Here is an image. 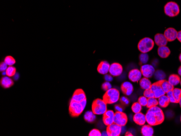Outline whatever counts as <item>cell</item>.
<instances>
[{
  "mask_svg": "<svg viewBox=\"0 0 181 136\" xmlns=\"http://www.w3.org/2000/svg\"><path fill=\"white\" fill-rule=\"evenodd\" d=\"M87 101H84L78 102L71 99L69 105V113L71 117L73 118L78 117L84 111L86 107Z\"/></svg>",
  "mask_w": 181,
  "mask_h": 136,
  "instance_id": "1",
  "label": "cell"
},
{
  "mask_svg": "<svg viewBox=\"0 0 181 136\" xmlns=\"http://www.w3.org/2000/svg\"><path fill=\"white\" fill-rule=\"evenodd\" d=\"M120 99V93L116 89L112 88L106 91L103 96V99L107 104H113L117 103Z\"/></svg>",
  "mask_w": 181,
  "mask_h": 136,
  "instance_id": "2",
  "label": "cell"
},
{
  "mask_svg": "<svg viewBox=\"0 0 181 136\" xmlns=\"http://www.w3.org/2000/svg\"><path fill=\"white\" fill-rule=\"evenodd\" d=\"M155 46V42L150 38H144L139 41L138 49L141 53H147L151 51Z\"/></svg>",
  "mask_w": 181,
  "mask_h": 136,
  "instance_id": "3",
  "label": "cell"
},
{
  "mask_svg": "<svg viewBox=\"0 0 181 136\" xmlns=\"http://www.w3.org/2000/svg\"><path fill=\"white\" fill-rule=\"evenodd\" d=\"M107 110V104L103 99H96L93 101L92 104V111L95 114H103Z\"/></svg>",
  "mask_w": 181,
  "mask_h": 136,
  "instance_id": "4",
  "label": "cell"
},
{
  "mask_svg": "<svg viewBox=\"0 0 181 136\" xmlns=\"http://www.w3.org/2000/svg\"><path fill=\"white\" fill-rule=\"evenodd\" d=\"M164 10L166 15L170 18H173L179 15L180 9L179 5L176 2L170 1L165 5Z\"/></svg>",
  "mask_w": 181,
  "mask_h": 136,
  "instance_id": "5",
  "label": "cell"
},
{
  "mask_svg": "<svg viewBox=\"0 0 181 136\" xmlns=\"http://www.w3.org/2000/svg\"><path fill=\"white\" fill-rule=\"evenodd\" d=\"M128 121L126 114L123 112L117 111L115 113L114 123L120 126H125Z\"/></svg>",
  "mask_w": 181,
  "mask_h": 136,
  "instance_id": "6",
  "label": "cell"
},
{
  "mask_svg": "<svg viewBox=\"0 0 181 136\" xmlns=\"http://www.w3.org/2000/svg\"><path fill=\"white\" fill-rule=\"evenodd\" d=\"M122 126L113 123L107 126L106 132L108 136H119L122 134Z\"/></svg>",
  "mask_w": 181,
  "mask_h": 136,
  "instance_id": "7",
  "label": "cell"
},
{
  "mask_svg": "<svg viewBox=\"0 0 181 136\" xmlns=\"http://www.w3.org/2000/svg\"><path fill=\"white\" fill-rule=\"evenodd\" d=\"M140 70L141 71L142 76L147 78H151L154 75L155 72V68L153 65H149L146 64L142 65Z\"/></svg>",
  "mask_w": 181,
  "mask_h": 136,
  "instance_id": "8",
  "label": "cell"
},
{
  "mask_svg": "<svg viewBox=\"0 0 181 136\" xmlns=\"http://www.w3.org/2000/svg\"><path fill=\"white\" fill-rule=\"evenodd\" d=\"M150 89L154 92V97L158 99L160 97L166 94L162 87L160 80L157 81V82L152 84Z\"/></svg>",
  "mask_w": 181,
  "mask_h": 136,
  "instance_id": "9",
  "label": "cell"
},
{
  "mask_svg": "<svg viewBox=\"0 0 181 136\" xmlns=\"http://www.w3.org/2000/svg\"><path fill=\"white\" fill-rule=\"evenodd\" d=\"M146 121L149 125L152 126L158 125L157 118L155 112L151 108H149L145 114Z\"/></svg>",
  "mask_w": 181,
  "mask_h": 136,
  "instance_id": "10",
  "label": "cell"
},
{
  "mask_svg": "<svg viewBox=\"0 0 181 136\" xmlns=\"http://www.w3.org/2000/svg\"><path fill=\"white\" fill-rule=\"evenodd\" d=\"M123 68L122 65L119 63H114L110 65L109 73L113 76H118L122 74Z\"/></svg>",
  "mask_w": 181,
  "mask_h": 136,
  "instance_id": "11",
  "label": "cell"
},
{
  "mask_svg": "<svg viewBox=\"0 0 181 136\" xmlns=\"http://www.w3.org/2000/svg\"><path fill=\"white\" fill-rule=\"evenodd\" d=\"M142 76L141 70L138 69H133L128 72V78L129 80L133 83H137L141 79Z\"/></svg>",
  "mask_w": 181,
  "mask_h": 136,
  "instance_id": "12",
  "label": "cell"
},
{
  "mask_svg": "<svg viewBox=\"0 0 181 136\" xmlns=\"http://www.w3.org/2000/svg\"><path fill=\"white\" fill-rule=\"evenodd\" d=\"M115 113L112 110H107L103 114V121L105 125L108 126L114 123Z\"/></svg>",
  "mask_w": 181,
  "mask_h": 136,
  "instance_id": "13",
  "label": "cell"
},
{
  "mask_svg": "<svg viewBox=\"0 0 181 136\" xmlns=\"http://www.w3.org/2000/svg\"><path fill=\"white\" fill-rule=\"evenodd\" d=\"M177 33L176 30L174 28H168L166 29L164 35L166 36V39L169 42H172L175 40L177 39Z\"/></svg>",
  "mask_w": 181,
  "mask_h": 136,
  "instance_id": "14",
  "label": "cell"
},
{
  "mask_svg": "<svg viewBox=\"0 0 181 136\" xmlns=\"http://www.w3.org/2000/svg\"><path fill=\"white\" fill-rule=\"evenodd\" d=\"M85 99H86V94L81 89H76L72 97V100L78 102H80Z\"/></svg>",
  "mask_w": 181,
  "mask_h": 136,
  "instance_id": "15",
  "label": "cell"
},
{
  "mask_svg": "<svg viewBox=\"0 0 181 136\" xmlns=\"http://www.w3.org/2000/svg\"><path fill=\"white\" fill-rule=\"evenodd\" d=\"M121 90L125 96H129L133 93L134 88L133 84L128 81H125L121 85Z\"/></svg>",
  "mask_w": 181,
  "mask_h": 136,
  "instance_id": "16",
  "label": "cell"
},
{
  "mask_svg": "<svg viewBox=\"0 0 181 136\" xmlns=\"http://www.w3.org/2000/svg\"><path fill=\"white\" fill-rule=\"evenodd\" d=\"M153 111L155 112L156 118H157V123H158V125H160L162 123H163L165 119V116L164 114L162 109L160 108V107H158L157 106H154V107H151Z\"/></svg>",
  "mask_w": 181,
  "mask_h": 136,
  "instance_id": "17",
  "label": "cell"
},
{
  "mask_svg": "<svg viewBox=\"0 0 181 136\" xmlns=\"http://www.w3.org/2000/svg\"><path fill=\"white\" fill-rule=\"evenodd\" d=\"M110 65L106 61H102L97 67V71L99 73L103 75H105L109 72Z\"/></svg>",
  "mask_w": 181,
  "mask_h": 136,
  "instance_id": "18",
  "label": "cell"
},
{
  "mask_svg": "<svg viewBox=\"0 0 181 136\" xmlns=\"http://www.w3.org/2000/svg\"><path fill=\"white\" fill-rule=\"evenodd\" d=\"M154 42L158 47H160L166 46L167 45L168 41L164 34L158 33L155 35Z\"/></svg>",
  "mask_w": 181,
  "mask_h": 136,
  "instance_id": "19",
  "label": "cell"
},
{
  "mask_svg": "<svg viewBox=\"0 0 181 136\" xmlns=\"http://www.w3.org/2000/svg\"><path fill=\"white\" fill-rule=\"evenodd\" d=\"M133 120L136 124L140 126L145 125L146 122L145 115L141 113V112L137 113H135V115L133 117Z\"/></svg>",
  "mask_w": 181,
  "mask_h": 136,
  "instance_id": "20",
  "label": "cell"
},
{
  "mask_svg": "<svg viewBox=\"0 0 181 136\" xmlns=\"http://www.w3.org/2000/svg\"><path fill=\"white\" fill-rule=\"evenodd\" d=\"M157 52H158V54L159 56V57L163 58V59L168 58L171 53L169 48L166 46H160L158 47Z\"/></svg>",
  "mask_w": 181,
  "mask_h": 136,
  "instance_id": "21",
  "label": "cell"
},
{
  "mask_svg": "<svg viewBox=\"0 0 181 136\" xmlns=\"http://www.w3.org/2000/svg\"><path fill=\"white\" fill-rule=\"evenodd\" d=\"M1 85L5 89H8L14 85V81L9 76H3L1 79Z\"/></svg>",
  "mask_w": 181,
  "mask_h": 136,
  "instance_id": "22",
  "label": "cell"
},
{
  "mask_svg": "<svg viewBox=\"0 0 181 136\" xmlns=\"http://www.w3.org/2000/svg\"><path fill=\"white\" fill-rule=\"evenodd\" d=\"M154 130L152 126L149 125H144L141 127V134L143 136H153Z\"/></svg>",
  "mask_w": 181,
  "mask_h": 136,
  "instance_id": "23",
  "label": "cell"
},
{
  "mask_svg": "<svg viewBox=\"0 0 181 136\" xmlns=\"http://www.w3.org/2000/svg\"><path fill=\"white\" fill-rule=\"evenodd\" d=\"M181 79L180 76L177 75V74H171L169 76V78H168L169 83L174 86L179 85L181 82Z\"/></svg>",
  "mask_w": 181,
  "mask_h": 136,
  "instance_id": "24",
  "label": "cell"
},
{
  "mask_svg": "<svg viewBox=\"0 0 181 136\" xmlns=\"http://www.w3.org/2000/svg\"><path fill=\"white\" fill-rule=\"evenodd\" d=\"M139 82L140 86L142 89H144V90L150 89L151 85H152V83L149 80V79L145 78V77L141 78Z\"/></svg>",
  "mask_w": 181,
  "mask_h": 136,
  "instance_id": "25",
  "label": "cell"
},
{
  "mask_svg": "<svg viewBox=\"0 0 181 136\" xmlns=\"http://www.w3.org/2000/svg\"><path fill=\"white\" fill-rule=\"evenodd\" d=\"M158 105L163 108L168 107L170 103V100L168 98V96L165 94L160 97L158 99Z\"/></svg>",
  "mask_w": 181,
  "mask_h": 136,
  "instance_id": "26",
  "label": "cell"
},
{
  "mask_svg": "<svg viewBox=\"0 0 181 136\" xmlns=\"http://www.w3.org/2000/svg\"><path fill=\"white\" fill-rule=\"evenodd\" d=\"M96 114L94 113L92 111H88L86 112V113L84 114V120L88 122V123H93L96 119Z\"/></svg>",
  "mask_w": 181,
  "mask_h": 136,
  "instance_id": "27",
  "label": "cell"
},
{
  "mask_svg": "<svg viewBox=\"0 0 181 136\" xmlns=\"http://www.w3.org/2000/svg\"><path fill=\"white\" fill-rule=\"evenodd\" d=\"M160 81H161L162 87L166 93L168 92L172 91L174 89V86L171 85L170 83H169L168 80H166L165 79H164V80H160Z\"/></svg>",
  "mask_w": 181,
  "mask_h": 136,
  "instance_id": "28",
  "label": "cell"
},
{
  "mask_svg": "<svg viewBox=\"0 0 181 136\" xmlns=\"http://www.w3.org/2000/svg\"><path fill=\"white\" fill-rule=\"evenodd\" d=\"M154 76L155 79L157 80H162L165 79L166 74L165 72L162 70H157L156 71H155Z\"/></svg>",
  "mask_w": 181,
  "mask_h": 136,
  "instance_id": "29",
  "label": "cell"
},
{
  "mask_svg": "<svg viewBox=\"0 0 181 136\" xmlns=\"http://www.w3.org/2000/svg\"><path fill=\"white\" fill-rule=\"evenodd\" d=\"M157 105H158V101L157 100V98H156L155 97L148 98V104L146 105V107H148V109L154 107V106H156Z\"/></svg>",
  "mask_w": 181,
  "mask_h": 136,
  "instance_id": "30",
  "label": "cell"
},
{
  "mask_svg": "<svg viewBox=\"0 0 181 136\" xmlns=\"http://www.w3.org/2000/svg\"><path fill=\"white\" fill-rule=\"evenodd\" d=\"M131 109L134 113H137L141 112L142 106L138 102H135L132 105Z\"/></svg>",
  "mask_w": 181,
  "mask_h": 136,
  "instance_id": "31",
  "label": "cell"
},
{
  "mask_svg": "<svg viewBox=\"0 0 181 136\" xmlns=\"http://www.w3.org/2000/svg\"><path fill=\"white\" fill-rule=\"evenodd\" d=\"M6 71V74L7 76L9 77H13L15 76V74L16 72V69L15 67H14L13 66H9L7 68Z\"/></svg>",
  "mask_w": 181,
  "mask_h": 136,
  "instance_id": "32",
  "label": "cell"
},
{
  "mask_svg": "<svg viewBox=\"0 0 181 136\" xmlns=\"http://www.w3.org/2000/svg\"><path fill=\"white\" fill-rule=\"evenodd\" d=\"M149 56L147 53H141L140 55H139V59L140 63L141 64H146L149 61Z\"/></svg>",
  "mask_w": 181,
  "mask_h": 136,
  "instance_id": "33",
  "label": "cell"
},
{
  "mask_svg": "<svg viewBox=\"0 0 181 136\" xmlns=\"http://www.w3.org/2000/svg\"><path fill=\"white\" fill-rule=\"evenodd\" d=\"M172 92L175 98L179 103V100L181 98V89L179 88H174L172 90Z\"/></svg>",
  "mask_w": 181,
  "mask_h": 136,
  "instance_id": "34",
  "label": "cell"
},
{
  "mask_svg": "<svg viewBox=\"0 0 181 136\" xmlns=\"http://www.w3.org/2000/svg\"><path fill=\"white\" fill-rule=\"evenodd\" d=\"M4 61L5 63L7 64L8 66H13L16 63L15 60V59L11 56H7L6 58H5Z\"/></svg>",
  "mask_w": 181,
  "mask_h": 136,
  "instance_id": "35",
  "label": "cell"
},
{
  "mask_svg": "<svg viewBox=\"0 0 181 136\" xmlns=\"http://www.w3.org/2000/svg\"><path fill=\"white\" fill-rule=\"evenodd\" d=\"M148 99L145 96H141L138 98V102L142 106H146L148 104Z\"/></svg>",
  "mask_w": 181,
  "mask_h": 136,
  "instance_id": "36",
  "label": "cell"
},
{
  "mask_svg": "<svg viewBox=\"0 0 181 136\" xmlns=\"http://www.w3.org/2000/svg\"><path fill=\"white\" fill-rule=\"evenodd\" d=\"M143 96L146 97L147 98H150L154 97V92L151 90V89H149L144 90V92L143 93Z\"/></svg>",
  "mask_w": 181,
  "mask_h": 136,
  "instance_id": "37",
  "label": "cell"
},
{
  "mask_svg": "<svg viewBox=\"0 0 181 136\" xmlns=\"http://www.w3.org/2000/svg\"><path fill=\"white\" fill-rule=\"evenodd\" d=\"M166 96H168V98L170 100V103H175V104H176L178 103L177 101H176V99L175 98L173 94V92L172 91H170L166 93Z\"/></svg>",
  "mask_w": 181,
  "mask_h": 136,
  "instance_id": "38",
  "label": "cell"
},
{
  "mask_svg": "<svg viewBox=\"0 0 181 136\" xmlns=\"http://www.w3.org/2000/svg\"><path fill=\"white\" fill-rule=\"evenodd\" d=\"M102 89L105 91H107L111 89H112V85L111 84L110 82L106 81L102 84Z\"/></svg>",
  "mask_w": 181,
  "mask_h": 136,
  "instance_id": "39",
  "label": "cell"
},
{
  "mask_svg": "<svg viewBox=\"0 0 181 136\" xmlns=\"http://www.w3.org/2000/svg\"><path fill=\"white\" fill-rule=\"evenodd\" d=\"M89 136H102V133L99 130L95 129L92 130L90 133L88 134Z\"/></svg>",
  "mask_w": 181,
  "mask_h": 136,
  "instance_id": "40",
  "label": "cell"
},
{
  "mask_svg": "<svg viewBox=\"0 0 181 136\" xmlns=\"http://www.w3.org/2000/svg\"><path fill=\"white\" fill-rule=\"evenodd\" d=\"M8 65H7L5 61L1 63V64H0V71L1 72H2L3 71H6L7 70V68L8 67Z\"/></svg>",
  "mask_w": 181,
  "mask_h": 136,
  "instance_id": "41",
  "label": "cell"
},
{
  "mask_svg": "<svg viewBox=\"0 0 181 136\" xmlns=\"http://www.w3.org/2000/svg\"><path fill=\"white\" fill-rule=\"evenodd\" d=\"M120 101L124 105H128L130 103V101L128 100V98H127L125 97H122L120 99Z\"/></svg>",
  "mask_w": 181,
  "mask_h": 136,
  "instance_id": "42",
  "label": "cell"
},
{
  "mask_svg": "<svg viewBox=\"0 0 181 136\" xmlns=\"http://www.w3.org/2000/svg\"><path fill=\"white\" fill-rule=\"evenodd\" d=\"M104 79L106 80V81H108V82H111L113 80V76H111L110 74H108V73L106 74L104 76Z\"/></svg>",
  "mask_w": 181,
  "mask_h": 136,
  "instance_id": "43",
  "label": "cell"
},
{
  "mask_svg": "<svg viewBox=\"0 0 181 136\" xmlns=\"http://www.w3.org/2000/svg\"><path fill=\"white\" fill-rule=\"evenodd\" d=\"M115 109L116 111L118 112H123V109L122 108V106L119 105H116L115 106Z\"/></svg>",
  "mask_w": 181,
  "mask_h": 136,
  "instance_id": "44",
  "label": "cell"
},
{
  "mask_svg": "<svg viewBox=\"0 0 181 136\" xmlns=\"http://www.w3.org/2000/svg\"><path fill=\"white\" fill-rule=\"evenodd\" d=\"M177 39L181 43V31H178L177 36Z\"/></svg>",
  "mask_w": 181,
  "mask_h": 136,
  "instance_id": "45",
  "label": "cell"
},
{
  "mask_svg": "<svg viewBox=\"0 0 181 136\" xmlns=\"http://www.w3.org/2000/svg\"><path fill=\"white\" fill-rule=\"evenodd\" d=\"M13 77L14 79L16 80H18L19 78V74L18 73H16L15 74V76H14Z\"/></svg>",
  "mask_w": 181,
  "mask_h": 136,
  "instance_id": "46",
  "label": "cell"
},
{
  "mask_svg": "<svg viewBox=\"0 0 181 136\" xmlns=\"http://www.w3.org/2000/svg\"><path fill=\"white\" fill-rule=\"evenodd\" d=\"M125 136H133V134L132 133H131L130 132H127L126 134H125Z\"/></svg>",
  "mask_w": 181,
  "mask_h": 136,
  "instance_id": "47",
  "label": "cell"
},
{
  "mask_svg": "<svg viewBox=\"0 0 181 136\" xmlns=\"http://www.w3.org/2000/svg\"><path fill=\"white\" fill-rule=\"evenodd\" d=\"M178 73H179V76H181V66L179 68V69H178Z\"/></svg>",
  "mask_w": 181,
  "mask_h": 136,
  "instance_id": "48",
  "label": "cell"
},
{
  "mask_svg": "<svg viewBox=\"0 0 181 136\" xmlns=\"http://www.w3.org/2000/svg\"><path fill=\"white\" fill-rule=\"evenodd\" d=\"M102 136H108L106 131H104L103 133H102Z\"/></svg>",
  "mask_w": 181,
  "mask_h": 136,
  "instance_id": "49",
  "label": "cell"
},
{
  "mask_svg": "<svg viewBox=\"0 0 181 136\" xmlns=\"http://www.w3.org/2000/svg\"><path fill=\"white\" fill-rule=\"evenodd\" d=\"M2 76H6V75H7V74H6V71H3L2 72Z\"/></svg>",
  "mask_w": 181,
  "mask_h": 136,
  "instance_id": "50",
  "label": "cell"
},
{
  "mask_svg": "<svg viewBox=\"0 0 181 136\" xmlns=\"http://www.w3.org/2000/svg\"><path fill=\"white\" fill-rule=\"evenodd\" d=\"M179 106H180V107H181V98L179 99Z\"/></svg>",
  "mask_w": 181,
  "mask_h": 136,
  "instance_id": "51",
  "label": "cell"
},
{
  "mask_svg": "<svg viewBox=\"0 0 181 136\" xmlns=\"http://www.w3.org/2000/svg\"><path fill=\"white\" fill-rule=\"evenodd\" d=\"M179 60L180 62L181 63V53L180 54V55L179 56Z\"/></svg>",
  "mask_w": 181,
  "mask_h": 136,
  "instance_id": "52",
  "label": "cell"
},
{
  "mask_svg": "<svg viewBox=\"0 0 181 136\" xmlns=\"http://www.w3.org/2000/svg\"><path fill=\"white\" fill-rule=\"evenodd\" d=\"M180 120H181V118H180Z\"/></svg>",
  "mask_w": 181,
  "mask_h": 136,
  "instance_id": "53",
  "label": "cell"
},
{
  "mask_svg": "<svg viewBox=\"0 0 181 136\" xmlns=\"http://www.w3.org/2000/svg\"><path fill=\"white\" fill-rule=\"evenodd\" d=\"M180 84H181V82H180Z\"/></svg>",
  "mask_w": 181,
  "mask_h": 136,
  "instance_id": "54",
  "label": "cell"
}]
</instances>
